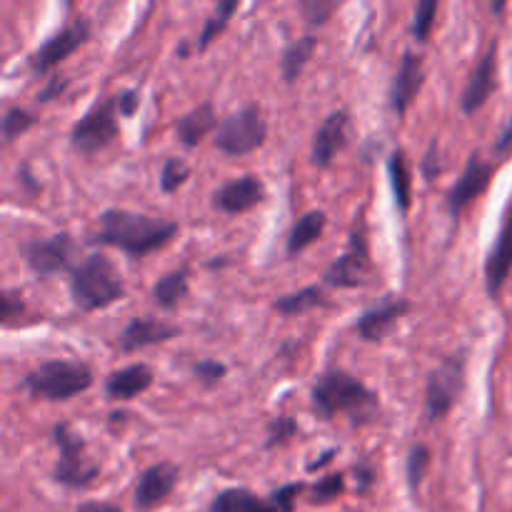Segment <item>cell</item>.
<instances>
[{"instance_id":"cell-1","label":"cell","mask_w":512,"mask_h":512,"mask_svg":"<svg viewBox=\"0 0 512 512\" xmlns=\"http://www.w3.org/2000/svg\"><path fill=\"white\" fill-rule=\"evenodd\" d=\"M178 230L180 225L170 218L125 208H105L98 215L95 230L88 235V243L120 250L130 260H143L173 243Z\"/></svg>"},{"instance_id":"cell-2","label":"cell","mask_w":512,"mask_h":512,"mask_svg":"<svg viewBox=\"0 0 512 512\" xmlns=\"http://www.w3.org/2000/svg\"><path fill=\"white\" fill-rule=\"evenodd\" d=\"M310 403L318 418L335 420L345 415L353 425H373L380 418V395L338 365H328L315 378Z\"/></svg>"},{"instance_id":"cell-3","label":"cell","mask_w":512,"mask_h":512,"mask_svg":"<svg viewBox=\"0 0 512 512\" xmlns=\"http://www.w3.org/2000/svg\"><path fill=\"white\" fill-rule=\"evenodd\" d=\"M70 300L80 313H95L120 303L128 295L123 273L105 253H90L68 273Z\"/></svg>"},{"instance_id":"cell-4","label":"cell","mask_w":512,"mask_h":512,"mask_svg":"<svg viewBox=\"0 0 512 512\" xmlns=\"http://www.w3.org/2000/svg\"><path fill=\"white\" fill-rule=\"evenodd\" d=\"M95 383V373L83 360H60L50 358L35 365L23 375L20 388L33 400L45 403H68L78 395L88 393Z\"/></svg>"},{"instance_id":"cell-5","label":"cell","mask_w":512,"mask_h":512,"mask_svg":"<svg viewBox=\"0 0 512 512\" xmlns=\"http://www.w3.org/2000/svg\"><path fill=\"white\" fill-rule=\"evenodd\" d=\"M468 363H470V348L453 350L448 358L440 360L425 380V403L423 415L425 423L435 425L440 420L448 418L458 403L463 400L465 390H468Z\"/></svg>"},{"instance_id":"cell-6","label":"cell","mask_w":512,"mask_h":512,"mask_svg":"<svg viewBox=\"0 0 512 512\" xmlns=\"http://www.w3.org/2000/svg\"><path fill=\"white\" fill-rule=\"evenodd\" d=\"M373 255H370V233L365 223V210H360L348 233L343 253L325 268L320 283L333 290H355L373 283Z\"/></svg>"},{"instance_id":"cell-7","label":"cell","mask_w":512,"mask_h":512,"mask_svg":"<svg viewBox=\"0 0 512 512\" xmlns=\"http://www.w3.org/2000/svg\"><path fill=\"white\" fill-rule=\"evenodd\" d=\"M50 435L58 448V460L50 470L53 483L68 490H85L95 485L100 478V465L88 455L83 435L75 433L68 423H55Z\"/></svg>"},{"instance_id":"cell-8","label":"cell","mask_w":512,"mask_h":512,"mask_svg":"<svg viewBox=\"0 0 512 512\" xmlns=\"http://www.w3.org/2000/svg\"><path fill=\"white\" fill-rule=\"evenodd\" d=\"M120 135L118 95H98L70 128V148L80 155H98Z\"/></svg>"},{"instance_id":"cell-9","label":"cell","mask_w":512,"mask_h":512,"mask_svg":"<svg viewBox=\"0 0 512 512\" xmlns=\"http://www.w3.org/2000/svg\"><path fill=\"white\" fill-rule=\"evenodd\" d=\"M268 140V120L258 103L243 105L235 113L225 115L220 120L218 133L213 135L215 150H220L228 158H243L263 148Z\"/></svg>"},{"instance_id":"cell-10","label":"cell","mask_w":512,"mask_h":512,"mask_svg":"<svg viewBox=\"0 0 512 512\" xmlns=\"http://www.w3.org/2000/svg\"><path fill=\"white\" fill-rule=\"evenodd\" d=\"M18 250L25 268L38 280H48L60 273H70L75 268L73 260L78 253V243H75L73 235L60 230V233L43 235V238L23 240Z\"/></svg>"},{"instance_id":"cell-11","label":"cell","mask_w":512,"mask_h":512,"mask_svg":"<svg viewBox=\"0 0 512 512\" xmlns=\"http://www.w3.org/2000/svg\"><path fill=\"white\" fill-rule=\"evenodd\" d=\"M90 38V20L88 15H78V18L70 20L68 25L55 30L53 35L43 40L33 53L28 55V70L35 78H43V75L53 73L63 60H68L70 55L78 48H83Z\"/></svg>"},{"instance_id":"cell-12","label":"cell","mask_w":512,"mask_h":512,"mask_svg":"<svg viewBox=\"0 0 512 512\" xmlns=\"http://www.w3.org/2000/svg\"><path fill=\"white\" fill-rule=\"evenodd\" d=\"M495 175V163L485 160L480 155V150H470L468 160H465L463 173L458 175V180L453 183V188L445 195V210L453 218V223H458L460 215L480 198V195L488 193L490 183H493Z\"/></svg>"},{"instance_id":"cell-13","label":"cell","mask_w":512,"mask_h":512,"mask_svg":"<svg viewBox=\"0 0 512 512\" xmlns=\"http://www.w3.org/2000/svg\"><path fill=\"white\" fill-rule=\"evenodd\" d=\"M413 310V300L405 298V295L388 293L378 300L375 305H370L368 310L358 315L355 320V330H358L360 340L365 343H383L388 335L395 333V328L400 325V320Z\"/></svg>"},{"instance_id":"cell-14","label":"cell","mask_w":512,"mask_h":512,"mask_svg":"<svg viewBox=\"0 0 512 512\" xmlns=\"http://www.w3.org/2000/svg\"><path fill=\"white\" fill-rule=\"evenodd\" d=\"M498 40H490L488 48L478 55L473 70L468 75V83H465L463 93H460V113L465 118L478 113L485 103L490 100V95L498 90Z\"/></svg>"},{"instance_id":"cell-15","label":"cell","mask_w":512,"mask_h":512,"mask_svg":"<svg viewBox=\"0 0 512 512\" xmlns=\"http://www.w3.org/2000/svg\"><path fill=\"white\" fill-rule=\"evenodd\" d=\"M510 273H512V195L508 203H505L503 215H500L498 235H495L483 265L485 290H488V295L495 300V303H498Z\"/></svg>"},{"instance_id":"cell-16","label":"cell","mask_w":512,"mask_h":512,"mask_svg":"<svg viewBox=\"0 0 512 512\" xmlns=\"http://www.w3.org/2000/svg\"><path fill=\"white\" fill-rule=\"evenodd\" d=\"M180 483V468L170 460H160V463L148 465L143 473L138 475V483L133 490V503L138 512H150L158 505H163L170 495L175 493Z\"/></svg>"},{"instance_id":"cell-17","label":"cell","mask_w":512,"mask_h":512,"mask_svg":"<svg viewBox=\"0 0 512 512\" xmlns=\"http://www.w3.org/2000/svg\"><path fill=\"white\" fill-rule=\"evenodd\" d=\"M265 198H268V190H265L263 178L245 173L213 190V208L223 215H243L258 208Z\"/></svg>"},{"instance_id":"cell-18","label":"cell","mask_w":512,"mask_h":512,"mask_svg":"<svg viewBox=\"0 0 512 512\" xmlns=\"http://www.w3.org/2000/svg\"><path fill=\"white\" fill-rule=\"evenodd\" d=\"M425 85V58L415 50L405 48L400 55V65L395 70L393 85H390V108L400 120L408 115L413 103L418 100Z\"/></svg>"},{"instance_id":"cell-19","label":"cell","mask_w":512,"mask_h":512,"mask_svg":"<svg viewBox=\"0 0 512 512\" xmlns=\"http://www.w3.org/2000/svg\"><path fill=\"white\" fill-rule=\"evenodd\" d=\"M180 335L178 325L168 323V320L153 318V315H135L128 323L123 325V330L118 333V350L123 355L138 353V350L153 348V345L170 343Z\"/></svg>"},{"instance_id":"cell-20","label":"cell","mask_w":512,"mask_h":512,"mask_svg":"<svg viewBox=\"0 0 512 512\" xmlns=\"http://www.w3.org/2000/svg\"><path fill=\"white\" fill-rule=\"evenodd\" d=\"M350 138V113L345 108L333 110L325 115L323 123L318 125L313 135V145H310V163L318 170H325L333 165L340 150H345Z\"/></svg>"},{"instance_id":"cell-21","label":"cell","mask_w":512,"mask_h":512,"mask_svg":"<svg viewBox=\"0 0 512 512\" xmlns=\"http://www.w3.org/2000/svg\"><path fill=\"white\" fill-rule=\"evenodd\" d=\"M155 383V373L150 365L145 363H133L125 365V368L113 370L108 378L103 380V393L108 400H133L138 395H143L145 390H150V385Z\"/></svg>"},{"instance_id":"cell-22","label":"cell","mask_w":512,"mask_h":512,"mask_svg":"<svg viewBox=\"0 0 512 512\" xmlns=\"http://www.w3.org/2000/svg\"><path fill=\"white\" fill-rule=\"evenodd\" d=\"M218 128H220V118L218 113H215L213 103L195 105V108H190L188 113L180 115L173 125L175 140H178L185 150L198 148L210 133L213 135L218 133Z\"/></svg>"},{"instance_id":"cell-23","label":"cell","mask_w":512,"mask_h":512,"mask_svg":"<svg viewBox=\"0 0 512 512\" xmlns=\"http://www.w3.org/2000/svg\"><path fill=\"white\" fill-rule=\"evenodd\" d=\"M325 228H328V213L325 210H308L300 215L288 230V240H285V255L288 258H298L300 253L318 243L323 238Z\"/></svg>"},{"instance_id":"cell-24","label":"cell","mask_w":512,"mask_h":512,"mask_svg":"<svg viewBox=\"0 0 512 512\" xmlns=\"http://www.w3.org/2000/svg\"><path fill=\"white\" fill-rule=\"evenodd\" d=\"M315 50H318V35L305 33L298 40L288 43L280 53V78L288 88H293L300 80V75L305 73L308 63L313 60Z\"/></svg>"},{"instance_id":"cell-25","label":"cell","mask_w":512,"mask_h":512,"mask_svg":"<svg viewBox=\"0 0 512 512\" xmlns=\"http://www.w3.org/2000/svg\"><path fill=\"white\" fill-rule=\"evenodd\" d=\"M385 173H388L390 193H393L395 208L400 210V215L410 213V205H413V175H410V163L408 153L403 148H395L393 153L385 160Z\"/></svg>"},{"instance_id":"cell-26","label":"cell","mask_w":512,"mask_h":512,"mask_svg":"<svg viewBox=\"0 0 512 512\" xmlns=\"http://www.w3.org/2000/svg\"><path fill=\"white\" fill-rule=\"evenodd\" d=\"M318 308H328V295H325V285H305V288L293 290V293L278 295L273 300V310L280 318H300Z\"/></svg>"},{"instance_id":"cell-27","label":"cell","mask_w":512,"mask_h":512,"mask_svg":"<svg viewBox=\"0 0 512 512\" xmlns=\"http://www.w3.org/2000/svg\"><path fill=\"white\" fill-rule=\"evenodd\" d=\"M190 293V263H183L180 268L160 275L153 285V303L165 313H173Z\"/></svg>"},{"instance_id":"cell-28","label":"cell","mask_w":512,"mask_h":512,"mask_svg":"<svg viewBox=\"0 0 512 512\" xmlns=\"http://www.w3.org/2000/svg\"><path fill=\"white\" fill-rule=\"evenodd\" d=\"M208 512H278L270 498H260L250 488H225L210 500Z\"/></svg>"},{"instance_id":"cell-29","label":"cell","mask_w":512,"mask_h":512,"mask_svg":"<svg viewBox=\"0 0 512 512\" xmlns=\"http://www.w3.org/2000/svg\"><path fill=\"white\" fill-rule=\"evenodd\" d=\"M238 8H240L238 0H220V3L215 5L213 13L203 20V28H200L198 38H195V43H193L195 53H205V50H208L210 45H213L215 40L225 33V30H228L230 18H233L235 10Z\"/></svg>"},{"instance_id":"cell-30","label":"cell","mask_w":512,"mask_h":512,"mask_svg":"<svg viewBox=\"0 0 512 512\" xmlns=\"http://www.w3.org/2000/svg\"><path fill=\"white\" fill-rule=\"evenodd\" d=\"M430 463H433V453L425 443H413L410 445L408 455H405V465H403V473H405V483H408V490L413 495H418V490L423 488V480L428 478V470Z\"/></svg>"},{"instance_id":"cell-31","label":"cell","mask_w":512,"mask_h":512,"mask_svg":"<svg viewBox=\"0 0 512 512\" xmlns=\"http://www.w3.org/2000/svg\"><path fill=\"white\" fill-rule=\"evenodd\" d=\"M38 123H40L38 113L23 108V105H8L3 118H0V135H3V143L10 145L13 140H18L20 135L30 133Z\"/></svg>"},{"instance_id":"cell-32","label":"cell","mask_w":512,"mask_h":512,"mask_svg":"<svg viewBox=\"0 0 512 512\" xmlns=\"http://www.w3.org/2000/svg\"><path fill=\"white\" fill-rule=\"evenodd\" d=\"M193 175V168L185 158H178V155H170V158L163 160L160 165V175H158V188L163 195H173L183 188L185 183Z\"/></svg>"},{"instance_id":"cell-33","label":"cell","mask_w":512,"mask_h":512,"mask_svg":"<svg viewBox=\"0 0 512 512\" xmlns=\"http://www.w3.org/2000/svg\"><path fill=\"white\" fill-rule=\"evenodd\" d=\"M343 490H345V473L335 470V473L323 475V478L315 480L313 485H308V503L330 505L343 495Z\"/></svg>"},{"instance_id":"cell-34","label":"cell","mask_w":512,"mask_h":512,"mask_svg":"<svg viewBox=\"0 0 512 512\" xmlns=\"http://www.w3.org/2000/svg\"><path fill=\"white\" fill-rule=\"evenodd\" d=\"M298 433H300V425L293 415H275V418L268 423V428H265L263 450L283 448V445H288Z\"/></svg>"},{"instance_id":"cell-35","label":"cell","mask_w":512,"mask_h":512,"mask_svg":"<svg viewBox=\"0 0 512 512\" xmlns=\"http://www.w3.org/2000/svg\"><path fill=\"white\" fill-rule=\"evenodd\" d=\"M340 8L338 0H300V15L308 28H323Z\"/></svg>"},{"instance_id":"cell-36","label":"cell","mask_w":512,"mask_h":512,"mask_svg":"<svg viewBox=\"0 0 512 512\" xmlns=\"http://www.w3.org/2000/svg\"><path fill=\"white\" fill-rule=\"evenodd\" d=\"M440 3L438 0H420L415 5V15H413V38L418 43H428L430 33H433V25H435V15H438Z\"/></svg>"},{"instance_id":"cell-37","label":"cell","mask_w":512,"mask_h":512,"mask_svg":"<svg viewBox=\"0 0 512 512\" xmlns=\"http://www.w3.org/2000/svg\"><path fill=\"white\" fill-rule=\"evenodd\" d=\"M190 373H193V378L198 380L203 388H215V385H220L225 380L228 368H225L220 360L205 358V360H195V363L190 365Z\"/></svg>"},{"instance_id":"cell-38","label":"cell","mask_w":512,"mask_h":512,"mask_svg":"<svg viewBox=\"0 0 512 512\" xmlns=\"http://www.w3.org/2000/svg\"><path fill=\"white\" fill-rule=\"evenodd\" d=\"M305 490H308V485L305 483H285L270 493V503L275 505V510L278 512H295L298 498L305 493Z\"/></svg>"},{"instance_id":"cell-39","label":"cell","mask_w":512,"mask_h":512,"mask_svg":"<svg viewBox=\"0 0 512 512\" xmlns=\"http://www.w3.org/2000/svg\"><path fill=\"white\" fill-rule=\"evenodd\" d=\"M25 315V303L23 298H20V293H15V290H3L0 293V320H3L5 325H13L15 320L23 318Z\"/></svg>"},{"instance_id":"cell-40","label":"cell","mask_w":512,"mask_h":512,"mask_svg":"<svg viewBox=\"0 0 512 512\" xmlns=\"http://www.w3.org/2000/svg\"><path fill=\"white\" fill-rule=\"evenodd\" d=\"M68 85H70L68 75L53 73L48 80H45L43 88L38 90V95H35V103L45 105V103H53V100H60V95L68 90Z\"/></svg>"},{"instance_id":"cell-41","label":"cell","mask_w":512,"mask_h":512,"mask_svg":"<svg viewBox=\"0 0 512 512\" xmlns=\"http://www.w3.org/2000/svg\"><path fill=\"white\" fill-rule=\"evenodd\" d=\"M118 95V115L120 118H133L140 108V90L138 88H125Z\"/></svg>"},{"instance_id":"cell-42","label":"cell","mask_w":512,"mask_h":512,"mask_svg":"<svg viewBox=\"0 0 512 512\" xmlns=\"http://www.w3.org/2000/svg\"><path fill=\"white\" fill-rule=\"evenodd\" d=\"M353 470H355V478H358V490L360 493H368V490L375 485V480H378V468H375L370 460H360Z\"/></svg>"},{"instance_id":"cell-43","label":"cell","mask_w":512,"mask_h":512,"mask_svg":"<svg viewBox=\"0 0 512 512\" xmlns=\"http://www.w3.org/2000/svg\"><path fill=\"white\" fill-rule=\"evenodd\" d=\"M18 185L25 190V193L33 195V198H35V195H40V190H43V188H40L38 178L33 175V170H30V163H20L18 165Z\"/></svg>"},{"instance_id":"cell-44","label":"cell","mask_w":512,"mask_h":512,"mask_svg":"<svg viewBox=\"0 0 512 512\" xmlns=\"http://www.w3.org/2000/svg\"><path fill=\"white\" fill-rule=\"evenodd\" d=\"M495 153L498 155L512 153V113H510L508 125H505V130L498 135V140H495Z\"/></svg>"},{"instance_id":"cell-45","label":"cell","mask_w":512,"mask_h":512,"mask_svg":"<svg viewBox=\"0 0 512 512\" xmlns=\"http://www.w3.org/2000/svg\"><path fill=\"white\" fill-rule=\"evenodd\" d=\"M73 512H123V510H120L118 505H113V503H100V500H85V503H80Z\"/></svg>"},{"instance_id":"cell-46","label":"cell","mask_w":512,"mask_h":512,"mask_svg":"<svg viewBox=\"0 0 512 512\" xmlns=\"http://www.w3.org/2000/svg\"><path fill=\"white\" fill-rule=\"evenodd\" d=\"M338 453H340V448H328V450H325L323 455H318V458H315V463H310L308 468H305V470H308L310 475L318 473L320 468H325V465L333 463V458H338Z\"/></svg>"},{"instance_id":"cell-47","label":"cell","mask_w":512,"mask_h":512,"mask_svg":"<svg viewBox=\"0 0 512 512\" xmlns=\"http://www.w3.org/2000/svg\"><path fill=\"white\" fill-rule=\"evenodd\" d=\"M188 53H190V45H188V40H183V43L178 45V55L180 58H188Z\"/></svg>"}]
</instances>
